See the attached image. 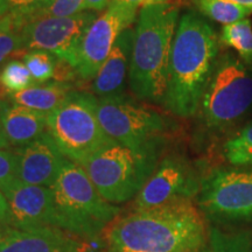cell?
Here are the masks:
<instances>
[{"label": "cell", "mask_w": 252, "mask_h": 252, "mask_svg": "<svg viewBox=\"0 0 252 252\" xmlns=\"http://www.w3.org/2000/svg\"><path fill=\"white\" fill-rule=\"evenodd\" d=\"M118 1H121V2H123V4L130 6V7H133V8L138 9L139 6L143 7L145 2H146V0H118Z\"/></svg>", "instance_id": "obj_32"}, {"label": "cell", "mask_w": 252, "mask_h": 252, "mask_svg": "<svg viewBox=\"0 0 252 252\" xmlns=\"http://www.w3.org/2000/svg\"><path fill=\"white\" fill-rule=\"evenodd\" d=\"M24 21L12 13L0 19V64L9 56L24 49L21 36Z\"/></svg>", "instance_id": "obj_23"}, {"label": "cell", "mask_w": 252, "mask_h": 252, "mask_svg": "<svg viewBox=\"0 0 252 252\" xmlns=\"http://www.w3.org/2000/svg\"><path fill=\"white\" fill-rule=\"evenodd\" d=\"M35 81L32 77L26 64L19 60H11L0 72V86L9 94L24 91L34 86Z\"/></svg>", "instance_id": "obj_24"}, {"label": "cell", "mask_w": 252, "mask_h": 252, "mask_svg": "<svg viewBox=\"0 0 252 252\" xmlns=\"http://www.w3.org/2000/svg\"><path fill=\"white\" fill-rule=\"evenodd\" d=\"M7 100L0 98V150H6L9 147V143L7 138H6L4 131V124H2V115H4V111L6 106H7Z\"/></svg>", "instance_id": "obj_31"}, {"label": "cell", "mask_w": 252, "mask_h": 252, "mask_svg": "<svg viewBox=\"0 0 252 252\" xmlns=\"http://www.w3.org/2000/svg\"><path fill=\"white\" fill-rule=\"evenodd\" d=\"M98 100L94 94L72 90L64 102L47 116V131L61 153L82 166L88 159L116 143L98 119Z\"/></svg>", "instance_id": "obj_7"}, {"label": "cell", "mask_w": 252, "mask_h": 252, "mask_svg": "<svg viewBox=\"0 0 252 252\" xmlns=\"http://www.w3.org/2000/svg\"><path fill=\"white\" fill-rule=\"evenodd\" d=\"M134 31L131 27L123 31L111 52L94 78L93 91L102 97L121 94L124 89L127 71H130Z\"/></svg>", "instance_id": "obj_16"}, {"label": "cell", "mask_w": 252, "mask_h": 252, "mask_svg": "<svg viewBox=\"0 0 252 252\" xmlns=\"http://www.w3.org/2000/svg\"><path fill=\"white\" fill-rule=\"evenodd\" d=\"M252 236L245 231H223L210 225L209 236L203 243L185 252H251Z\"/></svg>", "instance_id": "obj_20"}, {"label": "cell", "mask_w": 252, "mask_h": 252, "mask_svg": "<svg viewBox=\"0 0 252 252\" xmlns=\"http://www.w3.org/2000/svg\"><path fill=\"white\" fill-rule=\"evenodd\" d=\"M180 8L174 2L141 7L134 31L128 82L137 98L163 104L168 83L169 60Z\"/></svg>", "instance_id": "obj_3"}, {"label": "cell", "mask_w": 252, "mask_h": 252, "mask_svg": "<svg viewBox=\"0 0 252 252\" xmlns=\"http://www.w3.org/2000/svg\"><path fill=\"white\" fill-rule=\"evenodd\" d=\"M137 8L115 0L88 28L81 46L77 74L84 81H94L108 59L119 34L133 24Z\"/></svg>", "instance_id": "obj_12"}, {"label": "cell", "mask_w": 252, "mask_h": 252, "mask_svg": "<svg viewBox=\"0 0 252 252\" xmlns=\"http://www.w3.org/2000/svg\"><path fill=\"white\" fill-rule=\"evenodd\" d=\"M84 12V0H55L48 8L42 11L36 17H72ZM32 18V19H34Z\"/></svg>", "instance_id": "obj_28"}, {"label": "cell", "mask_w": 252, "mask_h": 252, "mask_svg": "<svg viewBox=\"0 0 252 252\" xmlns=\"http://www.w3.org/2000/svg\"><path fill=\"white\" fill-rule=\"evenodd\" d=\"M11 209L5 195L0 190V229L11 226Z\"/></svg>", "instance_id": "obj_29"}, {"label": "cell", "mask_w": 252, "mask_h": 252, "mask_svg": "<svg viewBox=\"0 0 252 252\" xmlns=\"http://www.w3.org/2000/svg\"><path fill=\"white\" fill-rule=\"evenodd\" d=\"M251 111L252 69L234 52L220 53L198 106L201 131L208 139L222 140Z\"/></svg>", "instance_id": "obj_4"}, {"label": "cell", "mask_w": 252, "mask_h": 252, "mask_svg": "<svg viewBox=\"0 0 252 252\" xmlns=\"http://www.w3.org/2000/svg\"><path fill=\"white\" fill-rule=\"evenodd\" d=\"M98 119L111 139L133 150L165 147L173 122L156 110L124 94L102 97Z\"/></svg>", "instance_id": "obj_8"}, {"label": "cell", "mask_w": 252, "mask_h": 252, "mask_svg": "<svg viewBox=\"0 0 252 252\" xmlns=\"http://www.w3.org/2000/svg\"><path fill=\"white\" fill-rule=\"evenodd\" d=\"M231 1L236 2V4H239L244 7H247L252 11V0H231Z\"/></svg>", "instance_id": "obj_34"}, {"label": "cell", "mask_w": 252, "mask_h": 252, "mask_svg": "<svg viewBox=\"0 0 252 252\" xmlns=\"http://www.w3.org/2000/svg\"><path fill=\"white\" fill-rule=\"evenodd\" d=\"M219 156L226 166H252V119L220 140Z\"/></svg>", "instance_id": "obj_19"}, {"label": "cell", "mask_w": 252, "mask_h": 252, "mask_svg": "<svg viewBox=\"0 0 252 252\" xmlns=\"http://www.w3.org/2000/svg\"></svg>", "instance_id": "obj_37"}, {"label": "cell", "mask_w": 252, "mask_h": 252, "mask_svg": "<svg viewBox=\"0 0 252 252\" xmlns=\"http://www.w3.org/2000/svg\"><path fill=\"white\" fill-rule=\"evenodd\" d=\"M220 34L198 12L181 15L173 41L162 105L180 118L196 115L220 55Z\"/></svg>", "instance_id": "obj_2"}, {"label": "cell", "mask_w": 252, "mask_h": 252, "mask_svg": "<svg viewBox=\"0 0 252 252\" xmlns=\"http://www.w3.org/2000/svg\"><path fill=\"white\" fill-rule=\"evenodd\" d=\"M208 222H252V166H219L202 176L196 196Z\"/></svg>", "instance_id": "obj_9"}, {"label": "cell", "mask_w": 252, "mask_h": 252, "mask_svg": "<svg viewBox=\"0 0 252 252\" xmlns=\"http://www.w3.org/2000/svg\"><path fill=\"white\" fill-rule=\"evenodd\" d=\"M0 98H1V94H0Z\"/></svg>", "instance_id": "obj_36"}, {"label": "cell", "mask_w": 252, "mask_h": 252, "mask_svg": "<svg viewBox=\"0 0 252 252\" xmlns=\"http://www.w3.org/2000/svg\"><path fill=\"white\" fill-rule=\"evenodd\" d=\"M72 88L68 83L52 82V83L34 84L28 89L11 94V99L14 104L25 108L35 110L43 113H50L64 102Z\"/></svg>", "instance_id": "obj_18"}, {"label": "cell", "mask_w": 252, "mask_h": 252, "mask_svg": "<svg viewBox=\"0 0 252 252\" xmlns=\"http://www.w3.org/2000/svg\"><path fill=\"white\" fill-rule=\"evenodd\" d=\"M194 7L204 18L228 26L244 20L252 11L231 0H193Z\"/></svg>", "instance_id": "obj_22"}, {"label": "cell", "mask_w": 252, "mask_h": 252, "mask_svg": "<svg viewBox=\"0 0 252 252\" xmlns=\"http://www.w3.org/2000/svg\"><path fill=\"white\" fill-rule=\"evenodd\" d=\"M96 18L94 12L88 11L65 18L31 19L21 30L24 48L50 53L76 69L80 62L82 41Z\"/></svg>", "instance_id": "obj_10"}, {"label": "cell", "mask_w": 252, "mask_h": 252, "mask_svg": "<svg viewBox=\"0 0 252 252\" xmlns=\"http://www.w3.org/2000/svg\"><path fill=\"white\" fill-rule=\"evenodd\" d=\"M47 116V113L8 103L2 115V124L9 146L21 147L45 133Z\"/></svg>", "instance_id": "obj_17"}, {"label": "cell", "mask_w": 252, "mask_h": 252, "mask_svg": "<svg viewBox=\"0 0 252 252\" xmlns=\"http://www.w3.org/2000/svg\"><path fill=\"white\" fill-rule=\"evenodd\" d=\"M11 11L9 8V4L7 0H0V19L4 18L5 15H7Z\"/></svg>", "instance_id": "obj_33"}, {"label": "cell", "mask_w": 252, "mask_h": 252, "mask_svg": "<svg viewBox=\"0 0 252 252\" xmlns=\"http://www.w3.org/2000/svg\"><path fill=\"white\" fill-rule=\"evenodd\" d=\"M19 181L18 156L13 150H0V190Z\"/></svg>", "instance_id": "obj_26"}, {"label": "cell", "mask_w": 252, "mask_h": 252, "mask_svg": "<svg viewBox=\"0 0 252 252\" xmlns=\"http://www.w3.org/2000/svg\"><path fill=\"white\" fill-rule=\"evenodd\" d=\"M220 45L232 49L244 64L252 69V21L247 18L228 26L220 34Z\"/></svg>", "instance_id": "obj_21"}, {"label": "cell", "mask_w": 252, "mask_h": 252, "mask_svg": "<svg viewBox=\"0 0 252 252\" xmlns=\"http://www.w3.org/2000/svg\"><path fill=\"white\" fill-rule=\"evenodd\" d=\"M203 174L178 153L163 156L156 171L134 197L133 209H147L179 200L196 198Z\"/></svg>", "instance_id": "obj_11"}, {"label": "cell", "mask_w": 252, "mask_h": 252, "mask_svg": "<svg viewBox=\"0 0 252 252\" xmlns=\"http://www.w3.org/2000/svg\"><path fill=\"white\" fill-rule=\"evenodd\" d=\"M50 189L54 228L81 239H97L121 213L99 194L83 167L69 159Z\"/></svg>", "instance_id": "obj_5"}, {"label": "cell", "mask_w": 252, "mask_h": 252, "mask_svg": "<svg viewBox=\"0 0 252 252\" xmlns=\"http://www.w3.org/2000/svg\"><path fill=\"white\" fill-rule=\"evenodd\" d=\"M210 225L193 200L117 217L104 230L103 252H185L208 238Z\"/></svg>", "instance_id": "obj_1"}, {"label": "cell", "mask_w": 252, "mask_h": 252, "mask_svg": "<svg viewBox=\"0 0 252 252\" xmlns=\"http://www.w3.org/2000/svg\"><path fill=\"white\" fill-rule=\"evenodd\" d=\"M166 0H146V2H145L144 6H147V5H153V4H161V2H165ZM143 6V7H144Z\"/></svg>", "instance_id": "obj_35"}, {"label": "cell", "mask_w": 252, "mask_h": 252, "mask_svg": "<svg viewBox=\"0 0 252 252\" xmlns=\"http://www.w3.org/2000/svg\"><path fill=\"white\" fill-rule=\"evenodd\" d=\"M76 236L54 226L35 229H0V252H87Z\"/></svg>", "instance_id": "obj_15"}, {"label": "cell", "mask_w": 252, "mask_h": 252, "mask_svg": "<svg viewBox=\"0 0 252 252\" xmlns=\"http://www.w3.org/2000/svg\"><path fill=\"white\" fill-rule=\"evenodd\" d=\"M24 63L36 84L46 83L54 77L56 58L43 50H30L24 55Z\"/></svg>", "instance_id": "obj_25"}, {"label": "cell", "mask_w": 252, "mask_h": 252, "mask_svg": "<svg viewBox=\"0 0 252 252\" xmlns=\"http://www.w3.org/2000/svg\"><path fill=\"white\" fill-rule=\"evenodd\" d=\"M9 4V13L17 15L24 21L31 20L49 7L55 0H7Z\"/></svg>", "instance_id": "obj_27"}, {"label": "cell", "mask_w": 252, "mask_h": 252, "mask_svg": "<svg viewBox=\"0 0 252 252\" xmlns=\"http://www.w3.org/2000/svg\"><path fill=\"white\" fill-rule=\"evenodd\" d=\"M165 147L133 150L116 141L82 165L99 194L112 204L139 194L156 171Z\"/></svg>", "instance_id": "obj_6"}, {"label": "cell", "mask_w": 252, "mask_h": 252, "mask_svg": "<svg viewBox=\"0 0 252 252\" xmlns=\"http://www.w3.org/2000/svg\"><path fill=\"white\" fill-rule=\"evenodd\" d=\"M11 209V226L35 229L54 226V203L49 187L14 182L2 190Z\"/></svg>", "instance_id": "obj_13"}, {"label": "cell", "mask_w": 252, "mask_h": 252, "mask_svg": "<svg viewBox=\"0 0 252 252\" xmlns=\"http://www.w3.org/2000/svg\"><path fill=\"white\" fill-rule=\"evenodd\" d=\"M14 151L18 156L19 180L32 186L52 187L67 160L48 131Z\"/></svg>", "instance_id": "obj_14"}, {"label": "cell", "mask_w": 252, "mask_h": 252, "mask_svg": "<svg viewBox=\"0 0 252 252\" xmlns=\"http://www.w3.org/2000/svg\"><path fill=\"white\" fill-rule=\"evenodd\" d=\"M115 0H84V11L99 12L108 8Z\"/></svg>", "instance_id": "obj_30"}]
</instances>
